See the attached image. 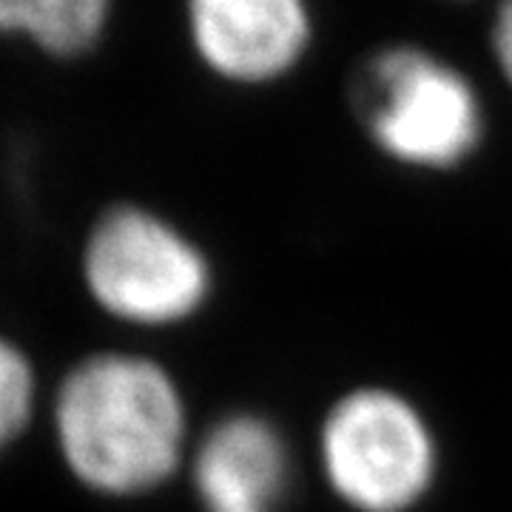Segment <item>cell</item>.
Segmentation results:
<instances>
[{
  "instance_id": "obj_1",
  "label": "cell",
  "mask_w": 512,
  "mask_h": 512,
  "mask_svg": "<svg viewBox=\"0 0 512 512\" xmlns=\"http://www.w3.org/2000/svg\"><path fill=\"white\" fill-rule=\"evenodd\" d=\"M57 436L69 467L89 487L146 493L174 476L183 458V396L148 359L94 356L60 387Z\"/></svg>"
},
{
  "instance_id": "obj_2",
  "label": "cell",
  "mask_w": 512,
  "mask_h": 512,
  "mask_svg": "<svg viewBox=\"0 0 512 512\" xmlns=\"http://www.w3.org/2000/svg\"><path fill=\"white\" fill-rule=\"evenodd\" d=\"M362 120L384 157L421 171L467 163L484 140V109L467 74L416 46L384 49L362 74Z\"/></svg>"
},
{
  "instance_id": "obj_3",
  "label": "cell",
  "mask_w": 512,
  "mask_h": 512,
  "mask_svg": "<svg viewBox=\"0 0 512 512\" xmlns=\"http://www.w3.org/2000/svg\"><path fill=\"white\" fill-rule=\"evenodd\" d=\"M319 458L356 512H410L433 490L439 450L419 407L390 387H356L328 410Z\"/></svg>"
},
{
  "instance_id": "obj_4",
  "label": "cell",
  "mask_w": 512,
  "mask_h": 512,
  "mask_svg": "<svg viewBox=\"0 0 512 512\" xmlns=\"http://www.w3.org/2000/svg\"><path fill=\"white\" fill-rule=\"evenodd\" d=\"M211 265L171 222L143 208H114L97 222L86 248L92 296L134 325L185 322L211 296Z\"/></svg>"
},
{
  "instance_id": "obj_5",
  "label": "cell",
  "mask_w": 512,
  "mask_h": 512,
  "mask_svg": "<svg viewBox=\"0 0 512 512\" xmlns=\"http://www.w3.org/2000/svg\"><path fill=\"white\" fill-rule=\"evenodd\" d=\"M188 32L211 72L259 86L299 66L311 49L313 20L299 0H197Z\"/></svg>"
},
{
  "instance_id": "obj_6",
  "label": "cell",
  "mask_w": 512,
  "mask_h": 512,
  "mask_svg": "<svg viewBox=\"0 0 512 512\" xmlns=\"http://www.w3.org/2000/svg\"><path fill=\"white\" fill-rule=\"evenodd\" d=\"M288 481V444L254 413L214 424L194 456V484L208 512H274Z\"/></svg>"
},
{
  "instance_id": "obj_7",
  "label": "cell",
  "mask_w": 512,
  "mask_h": 512,
  "mask_svg": "<svg viewBox=\"0 0 512 512\" xmlns=\"http://www.w3.org/2000/svg\"><path fill=\"white\" fill-rule=\"evenodd\" d=\"M103 0H0V29L32 35L52 55H77L106 26Z\"/></svg>"
},
{
  "instance_id": "obj_8",
  "label": "cell",
  "mask_w": 512,
  "mask_h": 512,
  "mask_svg": "<svg viewBox=\"0 0 512 512\" xmlns=\"http://www.w3.org/2000/svg\"><path fill=\"white\" fill-rule=\"evenodd\" d=\"M32 370L12 345L0 339V447L18 436L32 413Z\"/></svg>"
},
{
  "instance_id": "obj_9",
  "label": "cell",
  "mask_w": 512,
  "mask_h": 512,
  "mask_svg": "<svg viewBox=\"0 0 512 512\" xmlns=\"http://www.w3.org/2000/svg\"><path fill=\"white\" fill-rule=\"evenodd\" d=\"M493 55L512 86V3H504L493 20Z\"/></svg>"
}]
</instances>
